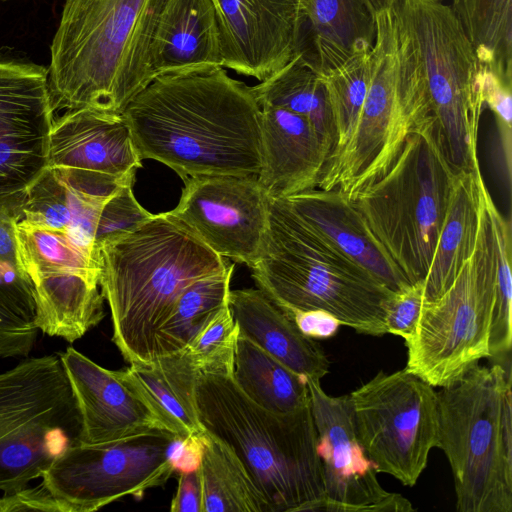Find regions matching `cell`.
Masks as SVG:
<instances>
[{
  "label": "cell",
  "mask_w": 512,
  "mask_h": 512,
  "mask_svg": "<svg viewBox=\"0 0 512 512\" xmlns=\"http://www.w3.org/2000/svg\"><path fill=\"white\" fill-rule=\"evenodd\" d=\"M122 115L141 160L161 162L183 181L259 173L261 108L222 66L157 76Z\"/></svg>",
  "instance_id": "obj_1"
},
{
  "label": "cell",
  "mask_w": 512,
  "mask_h": 512,
  "mask_svg": "<svg viewBox=\"0 0 512 512\" xmlns=\"http://www.w3.org/2000/svg\"><path fill=\"white\" fill-rule=\"evenodd\" d=\"M165 1H65L47 69L54 114L81 108L123 114L152 81L150 48Z\"/></svg>",
  "instance_id": "obj_2"
},
{
  "label": "cell",
  "mask_w": 512,
  "mask_h": 512,
  "mask_svg": "<svg viewBox=\"0 0 512 512\" xmlns=\"http://www.w3.org/2000/svg\"><path fill=\"white\" fill-rule=\"evenodd\" d=\"M96 251L112 341L130 365L154 360L157 330L189 285L232 264L169 212Z\"/></svg>",
  "instance_id": "obj_3"
},
{
  "label": "cell",
  "mask_w": 512,
  "mask_h": 512,
  "mask_svg": "<svg viewBox=\"0 0 512 512\" xmlns=\"http://www.w3.org/2000/svg\"><path fill=\"white\" fill-rule=\"evenodd\" d=\"M194 402L204 431L232 449L271 512L311 511L325 498L310 401L271 412L250 400L232 375L200 373Z\"/></svg>",
  "instance_id": "obj_4"
},
{
  "label": "cell",
  "mask_w": 512,
  "mask_h": 512,
  "mask_svg": "<svg viewBox=\"0 0 512 512\" xmlns=\"http://www.w3.org/2000/svg\"><path fill=\"white\" fill-rule=\"evenodd\" d=\"M252 269L258 289L286 314L324 310L358 333L386 334L391 291L374 275L270 199L263 252Z\"/></svg>",
  "instance_id": "obj_5"
},
{
  "label": "cell",
  "mask_w": 512,
  "mask_h": 512,
  "mask_svg": "<svg viewBox=\"0 0 512 512\" xmlns=\"http://www.w3.org/2000/svg\"><path fill=\"white\" fill-rule=\"evenodd\" d=\"M510 276V221L493 202L479 205L473 254L441 296L424 302L412 336L404 341L405 369L443 388L490 358L496 284Z\"/></svg>",
  "instance_id": "obj_6"
},
{
  "label": "cell",
  "mask_w": 512,
  "mask_h": 512,
  "mask_svg": "<svg viewBox=\"0 0 512 512\" xmlns=\"http://www.w3.org/2000/svg\"><path fill=\"white\" fill-rule=\"evenodd\" d=\"M510 368L478 364L437 392L440 449L460 512H512Z\"/></svg>",
  "instance_id": "obj_7"
},
{
  "label": "cell",
  "mask_w": 512,
  "mask_h": 512,
  "mask_svg": "<svg viewBox=\"0 0 512 512\" xmlns=\"http://www.w3.org/2000/svg\"><path fill=\"white\" fill-rule=\"evenodd\" d=\"M457 172L428 116L406 138L388 171L353 200L408 283L423 281Z\"/></svg>",
  "instance_id": "obj_8"
},
{
  "label": "cell",
  "mask_w": 512,
  "mask_h": 512,
  "mask_svg": "<svg viewBox=\"0 0 512 512\" xmlns=\"http://www.w3.org/2000/svg\"><path fill=\"white\" fill-rule=\"evenodd\" d=\"M369 72L354 135L326 164L317 187L336 189L352 201L388 171L412 129L431 116L413 49L390 6L376 14Z\"/></svg>",
  "instance_id": "obj_9"
},
{
  "label": "cell",
  "mask_w": 512,
  "mask_h": 512,
  "mask_svg": "<svg viewBox=\"0 0 512 512\" xmlns=\"http://www.w3.org/2000/svg\"><path fill=\"white\" fill-rule=\"evenodd\" d=\"M413 49L430 114L457 173L479 168L477 139L484 67L451 5L444 0H391Z\"/></svg>",
  "instance_id": "obj_10"
},
{
  "label": "cell",
  "mask_w": 512,
  "mask_h": 512,
  "mask_svg": "<svg viewBox=\"0 0 512 512\" xmlns=\"http://www.w3.org/2000/svg\"><path fill=\"white\" fill-rule=\"evenodd\" d=\"M77 402L59 355L29 357L0 373V491L42 478L80 443Z\"/></svg>",
  "instance_id": "obj_11"
},
{
  "label": "cell",
  "mask_w": 512,
  "mask_h": 512,
  "mask_svg": "<svg viewBox=\"0 0 512 512\" xmlns=\"http://www.w3.org/2000/svg\"><path fill=\"white\" fill-rule=\"evenodd\" d=\"M356 433L377 472L412 487L440 448L434 387L405 368L380 371L349 394Z\"/></svg>",
  "instance_id": "obj_12"
},
{
  "label": "cell",
  "mask_w": 512,
  "mask_h": 512,
  "mask_svg": "<svg viewBox=\"0 0 512 512\" xmlns=\"http://www.w3.org/2000/svg\"><path fill=\"white\" fill-rule=\"evenodd\" d=\"M18 257L32 281L39 331L69 343L105 316L97 251L67 232L18 220Z\"/></svg>",
  "instance_id": "obj_13"
},
{
  "label": "cell",
  "mask_w": 512,
  "mask_h": 512,
  "mask_svg": "<svg viewBox=\"0 0 512 512\" xmlns=\"http://www.w3.org/2000/svg\"><path fill=\"white\" fill-rule=\"evenodd\" d=\"M175 435L156 431L103 444L69 447L42 476L70 512H93L125 496L141 498L175 472Z\"/></svg>",
  "instance_id": "obj_14"
},
{
  "label": "cell",
  "mask_w": 512,
  "mask_h": 512,
  "mask_svg": "<svg viewBox=\"0 0 512 512\" xmlns=\"http://www.w3.org/2000/svg\"><path fill=\"white\" fill-rule=\"evenodd\" d=\"M53 121L47 69L0 60V206L19 216L28 189L48 167Z\"/></svg>",
  "instance_id": "obj_15"
},
{
  "label": "cell",
  "mask_w": 512,
  "mask_h": 512,
  "mask_svg": "<svg viewBox=\"0 0 512 512\" xmlns=\"http://www.w3.org/2000/svg\"><path fill=\"white\" fill-rule=\"evenodd\" d=\"M307 385L325 489V498L311 511H415L408 499L380 485L359 442L349 395H328L318 379L307 378Z\"/></svg>",
  "instance_id": "obj_16"
},
{
  "label": "cell",
  "mask_w": 512,
  "mask_h": 512,
  "mask_svg": "<svg viewBox=\"0 0 512 512\" xmlns=\"http://www.w3.org/2000/svg\"><path fill=\"white\" fill-rule=\"evenodd\" d=\"M168 212L223 258L252 268L263 252L270 199L257 176L188 178Z\"/></svg>",
  "instance_id": "obj_17"
},
{
  "label": "cell",
  "mask_w": 512,
  "mask_h": 512,
  "mask_svg": "<svg viewBox=\"0 0 512 512\" xmlns=\"http://www.w3.org/2000/svg\"><path fill=\"white\" fill-rule=\"evenodd\" d=\"M58 355L77 402L81 444L110 443L156 431L175 435L129 367L106 369L72 346Z\"/></svg>",
  "instance_id": "obj_18"
},
{
  "label": "cell",
  "mask_w": 512,
  "mask_h": 512,
  "mask_svg": "<svg viewBox=\"0 0 512 512\" xmlns=\"http://www.w3.org/2000/svg\"><path fill=\"white\" fill-rule=\"evenodd\" d=\"M222 67L260 82L299 52L304 25L301 0H212Z\"/></svg>",
  "instance_id": "obj_19"
},
{
  "label": "cell",
  "mask_w": 512,
  "mask_h": 512,
  "mask_svg": "<svg viewBox=\"0 0 512 512\" xmlns=\"http://www.w3.org/2000/svg\"><path fill=\"white\" fill-rule=\"evenodd\" d=\"M48 167L78 175L134 181L142 160L123 115L81 108L54 118Z\"/></svg>",
  "instance_id": "obj_20"
},
{
  "label": "cell",
  "mask_w": 512,
  "mask_h": 512,
  "mask_svg": "<svg viewBox=\"0 0 512 512\" xmlns=\"http://www.w3.org/2000/svg\"><path fill=\"white\" fill-rule=\"evenodd\" d=\"M261 108V167L257 180L269 199L318 187L331 151L304 117L274 106Z\"/></svg>",
  "instance_id": "obj_21"
},
{
  "label": "cell",
  "mask_w": 512,
  "mask_h": 512,
  "mask_svg": "<svg viewBox=\"0 0 512 512\" xmlns=\"http://www.w3.org/2000/svg\"><path fill=\"white\" fill-rule=\"evenodd\" d=\"M279 200L303 224L374 275L391 291H397L408 283L353 201L340 191L314 188Z\"/></svg>",
  "instance_id": "obj_22"
},
{
  "label": "cell",
  "mask_w": 512,
  "mask_h": 512,
  "mask_svg": "<svg viewBox=\"0 0 512 512\" xmlns=\"http://www.w3.org/2000/svg\"><path fill=\"white\" fill-rule=\"evenodd\" d=\"M228 305L239 335L293 372L318 380L329 372L330 364L322 347L304 335L292 318L260 289L230 290Z\"/></svg>",
  "instance_id": "obj_23"
},
{
  "label": "cell",
  "mask_w": 512,
  "mask_h": 512,
  "mask_svg": "<svg viewBox=\"0 0 512 512\" xmlns=\"http://www.w3.org/2000/svg\"><path fill=\"white\" fill-rule=\"evenodd\" d=\"M207 65L222 66L212 0H166L150 48L152 80Z\"/></svg>",
  "instance_id": "obj_24"
},
{
  "label": "cell",
  "mask_w": 512,
  "mask_h": 512,
  "mask_svg": "<svg viewBox=\"0 0 512 512\" xmlns=\"http://www.w3.org/2000/svg\"><path fill=\"white\" fill-rule=\"evenodd\" d=\"M300 53L319 73L372 48L376 15L365 0H301Z\"/></svg>",
  "instance_id": "obj_25"
},
{
  "label": "cell",
  "mask_w": 512,
  "mask_h": 512,
  "mask_svg": "<svg viewBox=\"0 0 512 512\" xmlns=\"http://www.w3.org/2000/svg\"><path fill=\"white\" fill-rule=\"evenodd\" d=\"M109 198L74 183L60 169L47 167L28 189L19 220L67 232L95 249L98 218Z\"/></svg>",
  "instance_id": "obj_26"
},
{
  "label": "cell",
  "mask_w": 512,
  "mask_h": 512,
  "mask_svg": "<svg viewBox=\"0 0 512 512\" xmlns=\"http://www.w3.org/2000/svg\"><path fill=\"white\" fill-rule=\"evenodd\" d=\"M478 169L459 172L455 177L431 263L422 281L425 302L441 296L473 254L479 224Z\"/></svg>",
  "instance_id": "obj_27"
},
{
  "label": "cell",
  "mask_w": 512,
  "mask_h": 512,
  "mask_svg": "<svg viewBox=\"0 0 512 512\" xmlns=\"http://www.w3.org/2000/svg\"><path fill=\"white\" fill-rule=\"evenodd\" d=\"M129 369L169 422L178 440L205 432L194 402L200 372L183 350L159 355L145 364L130 365Z\"/></svg>",
  "instance_id": "obj_28"
},
{
  "label": "cell",
  "mask_w": 512,
  "mask_h": 512,
  "mask_svg": "<svg viewBox=\"0 0 512 512\" xmlns=\"http://www.w3.org/2000/svg\"><path fill=\"white\" fill-rule=\"evenodd\" d=\"M250 88L260 107H279L306 118L332 153L335 129L325 84L322 75L301 53Z\"/></svg>",
  "instance_id": "obj_29"
},
{
  "label": "cell",
  "mask_w": 512,
  "mask_h": 512,
  "mask_svg": "<svg viewBox=\"0 0 512 512\" xmlns=\"http://www.w3.org/2000/svg\"><path fill=\"white\" fill-rule=\"evenodd\" d=\"M232 378L250 400L271 412H291L310 401L307 378L240 335Z\"/></svg>",
  "instance_id": "obj_30"
},
{
  "label": "cell",
  "mask_w": 512,
  "mask_h": 512,
  "mask_svg": "<svg viewBox=\"0 0 512 512\" xmlns=\"http://www.w3.org/2000/svg\"><path fill=\"white\" fill-rule=\"evenodd\" d=\"M199 472L204 512H271V508L232 449L202 434Z\"/></svg>",
  "instance_id": "obj_31"
},
{
  "label": "cell",
  "mask_w": 512,
  "mask_h": 512,
  "mask_svg": "<svg viewBox=\"0 0 512 512\" xmlns=\"http://www.w3.org/2000/svg\"><path fill=\"white\" fill-rule=\"evenodd\" d=\"M234 264L223 273L203 277L189 285L157 330L155 358L185 348L226 305Z\"/></svg>",
  "instance_id": "obj_32"
},
{
  "label": "cell",
  "mask_w": 512,
  "mask_h": 512,
  "mask_svg": "<svg viewBox=\"0 0 512 512\" xmlns=\"http://www.w3.org/2000/svg\"><path fill=\"white\" fill-rule=\"evenodd\" d=\"M480 63L512 82V0H452Z\"/></svg>",
  "instance_id": "obj_33"
},
{
  "label": "cell",
  "mask_w": 512,
  "mask_h": 512,
  "mask_svg": "<svg viewBox=\"0 0 512 512\" xmlns=\"http://www.w3.org/2000/svg\"><path fill=\"white\" fill-rule=\"evenodd\" d=\"M370 50L357 53L341 65L320 73L335 129V145L328 162L345 150L357 128L369 86Z\"/></svg>",
  "instance_id": "obj_34"
},
{
  "label": "cell",
  "mask_w": 512,
  "mask_h": 512,
  "mask_svg": "<svg viewBox=\"0 0 512 512\" xmlns=\"http://www.w3.org/2000/svg\"><path fill=\"white\" fill-rule=\"evenodd\" d=\"M20 216L0 206V306L14 315L33 322L36 313L32 281L20 263L15 227Z\"/></svg>",
  "instance_id": "obj_35"
},
{
  "label": "cell",
  "mask_w": 512,
  "mask_h": 512,
  "mask_svg": "<svg viewBox=\"0 0 512 512\" xmlns=\"http://www.w3.org/2000/svg\"><path fill=\"white\" fill-rule=\"evenodd\" d=\"M238 327L223 307L182 350L200 373L232 375Z\"/></svg>",
  "instance_id": "obj_36"
},
{
  "label": "cell",
  "mask_w": 512,
  "mask_h": 512,
  "mask_svg": "<svg viewBox=\"0 0 512 512\" xmlns=\"http://www.w3.org/2000/svg\"><path fill=\"white\" fill-rule=\"evenodd\" d=\"M133 183L121 186L103 205L94 236V247L133 232L154 214L143 208L133 193Z\"/></svg>",
  "instance_id": "obj_37"
},
{
  "label": "cell",
  "mask_w": 512,
  "mask_h": 512,
  "mask_svg": "<svg viewBox=\"0 0 512 512\" xmlns=\"http://www.w3.org/2000/svg\"><path fill=\"white\" fill-rule=\"evenodd\" d=\"M484 67V66H483ZM512 82L500 78L498 75L484 67L483 99L485 106L492 111L496 118L499 137L503 150L507 174L511 173V139H512Z\"/></svg>",
  "instance_id": "obj_38"
},
{
  "label": "cell",
  "mask_w": 512,
  "mask_h": 512,
  "mask_svg": "<svg viewBox=\"0 0 512 512\" xmlns=\"http://www.w3.org/2000/svg\"><path fill=\"white\" fill-rule=\"evenodd\" d=\"M424 302L422 281L407 283L394 291L386 308V333L400 336L404 341L409 339L414 332Z\"/></svg>",
  "instance_id": "obj_39"
},
{
  "label": "cell",
  "mask_w": 512,
  "mask_h": 512,
  "mask_svg": "<svg viewBox=\"0 0 512 512\" xmlns=\"http://www.w3.org/2000/svg\"><path fill=\"white\" fill-rule=\"evenodd\" d=\"M39 329L0 306V358L27 357Z\"/></svg>",
  "instance_id": "obj_40"
},
{
  "label": "cell",
  "mask_w": 512,
  "mask_h": 512,
  "mask_svg": "<svg viewBox=\"0 0 512 512\" xmlns=\"http://www.w3.org/2000/svg\"><path fill=\"white\" fill-rule=\"evenodd\" d=\"M45 511L70 512L69 508L56 498L43 482L33 488L3 494L0 498V512Z\"/></svg>",
  "instance_id": "obj_41"
},
{
  "label": "cell",
  "mask_w": 512,
  "mask_h": 512,
  "mask_svg": "<svg viewBox=\"0 0 512 512\" xmlns=\"http://www.w3.org/2000/svg\"><path fill=\"white\" fill-rule=\"evenodd\" d=\"M171 512H204L203 491L199 468L180 472Z\"/></svg>",
  "instance_id": "obj_42"
},
{
  "label": "cell",
  "mask_w": 512,
  "mask_h": 512,
  "mask_svg": "<svg viewBox=\"0 0 512 512\" xmlns=\"http://www.w3.org/2000/svg\"><path fill=\"white\" fill-rule=\"evenodd\" d=\"M287 315L304 335L314 340L333 337L341 325L335 316L324 310L293 311Z\"/></svg>",
  "instance_id": "obj_43"
},
{
  "label": "cell",
  "mask_w": 512,
  "mask_h": 512,
  "mask_svg": "<svg viewBox=\"0 0 512 512\" xmlns=\"http://www.w3.org/2000/svg\"><path fill=\"white\" fill-rule=\"evenodd\" d=\"M203 453L202 435L185 440H176L170 452L175 472H187L198 469Z\"/></svg>",
  "instance_id": "obj_44"
},
{
  "label": "cell",
  "mask_w": 512,
  "mask_h": 512,
  "mask_svg": "<svg viewBox=\"0 0 512 512\" xmlns=\"http://www.w3.org/2000/svg\"><path fill=\"white\" fill-rule=\"evenodd\" d=\"M370 9L376 15L377 13L389 8L391 0H365Z\"/></svg>",
  "instance_id": "obj_45"
}]
</instances>
